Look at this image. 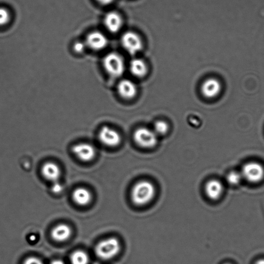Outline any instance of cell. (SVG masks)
Wrapping results in <instances>:
<instances>
[{
    "instance_id": "cb8c5ba5",
    "label": "cell",
    "mask_w": 264,
    "mask_h": 264,
    "mask_svg": "<svg viewBox=\"0 0 264 264\" xmlns=\"http://www.w3.org/2000/svg\"><path fill=\"white\" fill-rule=\"evenodd\" d=\"M24 264H44L40 259L36 257H29L24 261Z\"/></svg>"
},
{
    "instance_id": "ffe728a7",
    "label": "cell",
    "mask_w": 264,
    "mask_h": 264,
    "mask_svg": "<svg viewBox=\"0 0 264 264\" xmlns=\"http://www.w3.org/2000/svg\"><path fill=\"white\" fill-rule=\"evenodd\" d=\"M243 177L241 173L233 171L229 173L227 176V181L231 185L236 186L240 183Z\"/></svg>"
},
{
    "instance_id": "6da1fadb",
    "label": "cell",
    "mask_w": 264,
    "mask_h": 264,
    "mask_svg": "<svg viewBox=\"0 0 264 264\" xmlns=\"http://www.w3.org/2000/svg\"><path fill=\"white\" fill-rule=\"evenodd\" d=\"M156 189L153 184L148 181H141L134 186L131 191V199L137 206H144L154 199Z\"/></svg>"
},
{
    "instance_id": "d6986e66",
    "label": "cell",
    "mask_w": 264,
    "mask_h": 264,
    "mask_svg": "<svg viewBox=\"0 0 264 264\" xmlns=\"http://www.w3.org/2000/svg\"><path fill=\"white\" fill-rule=\"evenodd\" d=\"M169 130V126L167 122L163 120H158L154 125V131L157 136H163Z\"/></svg>"
},
{
    "instance_id": "8fae6325",
    "label": "cell",
    "mask_w": 264,
    "mask_h": 264,
    "mask_svg": "<svg viewBox=\"0 0 264 264\" xmlns=\"http://www.w3.org/2000/svg\"><path fill=\"white\" fill-rule=\"evenodd\" d=\"M104 22L107 29L112 33H118L121 29L123 24L121 16L114 11L105 16Z\"/></svg>"
},
{
    "instance_id": "4316f807",
    "label": "cell",
    "mask_w": 264,
    "mask_h": 264,
    "mask_svg": "<svg viewBox=\"0 0 264 264\" xmlns=\"http://www.w3.org/2000/svg\"><path fill=\"white\" fill-rule=\"evenodd\" d=\"M254 264H264V259H260V260H257Z\"/></svg>"
},
{
    "instance_id": "2e32d148",
    "label": "cell",
    "mask_w": 264,
    "mask_h": 264,
    "mask_svg": "<svg viewBox=\"0 0 264 264\" xmlns=\"http://www.w3.org/2000/svg\"><path fill=\"white\" fill-rule=\"evenodd\" d=\"M92 194L85 188H76L72 193V199L76 204L81 206H87L92 200Z\"/></svg>"
},
{
    "instance_id": "52a82bcc",
    "label": "cell",
    "mask_w": 264,
    "mask_h": 264,
    "mask_svg": "<svg viewBox=\"0 0 264 264\" xmlns=\"http://www.w3.org/2000/svg\"><path fill=\"white\" fill-rule=\"evenodd\" d=\"M100 142L109 147H117L121 143V136L115 129L109 126L102 127L99 134Z\"/></svg>"
},
{
    "instance_id": "ba28073f",
    "label": "cell",
    "mask_w": 264,
    "mask_h": 264,
    "mask_svg": "<svg viewBox=\"0 0 264 264\" xmlns=\"http://www.w3.org/2000/svg\"><path fill=\"white\" fill-rule=\"evenodd\" d=\"M85 42L86 45L95 51H101L108 44V40L106 36L101 32L97 31L89 34Z\"/></svg>"
},
{
    "instance_id": "7402d4cb",
    "label": "cell",
    "mask_w": 264,
    "mask_h": 264,
    "mask_svg": "<svg viewBox=\"0 0 264 264\" xmlns=\"http://www.w3.org/2000/svg\"><path fill=\"white\" fill-rule=\"evenodd\" d=\"M51 191L52 193L55 194H59L63 191V186L58 181L54 182L51 187Z\"/></svg>"
},
{
    "instance_id": "603a6c76",
    "label": "cell",
    "mask_w": 264,
    "mask_h": 264,
    "mask_svg": "<svg viewBox=\"0 0 264 264\" xmlns=\"http://www.w3.org/2000/svg\"><path fill=\"white\" fill-rule=\"evenodd\" d=\"M87 46L85 43L81 42H78L74 43V50L78 53H81L85 51V47Z\"/></svg>"
},
{
    "instance_id": "484cf974",
    "label": "cell",
    "mask_w": 264,
    "mask_h": 264,
    "mask_svg": "<svg viewBox=\"0 0 264 264\" xmlns=\"http://www.w3.org/2000/svg\"><path fill=\"white\" fill-rule=\"evenodd\" d=\"M51 264H65V263L60 260H55L52 261Z\"/></svg>"
},
{
    "instance_id": "d4e9b609",
    "label": "cell",
    "mask_w": 264,
    "mask_h": 264,
    "mask_svg": "<svg viewBox=\"0 0 264 264\" xmlns=\"http://www.w3.org/2000/svg\"><path fill=\"white\" fill-rule=\"evenodd\" d=\"M97 1L104 6H108V5L112 4L115 0H97Z\"/></svg>"
},
{
    "instance_id": "7c38bea8",
    "label": "cell",
    "mask_w": 264,
    "mask_h": 264,
    "mask_svg": "<svg viewBox=\"0 0 264 264\" xmlns=\"http://www.w3.org/2000/svg\"><path fill=\"white\" fill-rule=\"evenodd\" d=\"M118 92L120 96L126 99H131L136 96L137 88L133 81L124 79L118 83Z\"/></svg>"
},
{
    "instance_id": "4fadbf2b",
    "label": "cell",
    "mask_w": 264,
    "mask_h": 264,
    "mask_svg": "<svg viewBox=\"0 0 264 264\" xmlns=\"http://www.w3.org/2000/svg\"><path fill=\"white\" fill-rule=\"evenodd\" d=\"M205 191L209 199L213 200H218L224 192V186L218 180H211L207 183Z\"/></svg>"
},
{
    "instance_id": "83f0119b",
    "label": "cell",
    "mask_w": 264,
    "mask_h": 264,
    "mask_svg": "<svg viewBox=\"0 0 264 264\" xmlns=\"http://www.w3.org/2000/svg\"><path fill=\"white\" fill-rule=\"evenodd\" d=\"M224 264H231V263H224Z\"/></svg>"
},
{
    "instance_id": "8992f818",
    "label": "cell",
    "mask_w": 264,
    "mask_h": 264,
    "mask_svg": "<svg viewBox=\"0 0 264 264\" xmlns=\"http://www.w3.org/2000/svg\"><path fill=\"white\" fill-rule=\"evenodd\" d=\"M122 44L125 50L131 55H135L141 51L143 48L142 41L140 36L131 31L123 34Z\"/></svg>"
},
{
    "instance_id": "ac0fdd59",
    "label": "cell",
    "mask_w": 264,
    "mask_h": 264,
    "mask_svg": "<svg viewBox=\"0 0 264 264\" xmlns=\"http://www.w3.org/2000/svg\"><path fill=\"white\" fill-rule=\"evenodd\" d=\"M70 261L72 264H88L90 257L85 251L78 250L71 254Z\"/></svg>"
},
{
    "instance_id": "9c48e42d",
    "label": "cell",
    "mask_w": 264,
    "mask_h": 264,
    "mask_svg": "<svg viewBox=\"0 0 264 264\" xmlns=\"http://www.w3.org/2000/svg\"><path fill=\"white\" fill-rule=\"evenodd\" d=\"M72 152L77 158L84 162L92 161L96 155L94 147L88 143H79L74 146Z\"/></svg>"
},
{
    "instance_id": "3957f363",
    "label": "cell",
    "mask_w": 264,
    "mask_h": 264,
    "mask_svg": "<svg viewBox=\"0 0 264 264\" xmlns=\"http://www.w3.org/2000/svg\"><path fill=\"white\" fill-rule=\"evenodd\" d=\"M103 64L109 76L117 78L125 71V63L122 57L117 52H111L104 57Z\"/></svg>"
},
{
    "instance_id": "e0dca14e",
    "label": "cell",
    "mask_w": 264,
    "mask_h": 264,
    "mask_svg": "<svg viewBox=\"0 0 264 264\" xmlns=\"http://www.w3.org/2000/svg\"><path fill=\"white\" fill-rule=\"evenodd\" d=\"M130 70L134 76L144 77L147 72L146 63L140 59H134L131 61Z\"/></svg>"
},
{
    "instance_id": "277c9868",
    "label": "cell",
    "mask_w": 264,
    "mask_h": 264,
    "mask_svg": "<svg viewBox=\"0 0 264 264\" xmlns=\"http://www.w3.org/2000/svg\"><path fill=\"white\" fill-rule=\"evenodd\" d=\"M136 144L143 149H152L158 143V136L153 130L147 128H140L134 134Z\"/></svg>"
},
{
    "instance_id": "9a60e30c",
    "label": "cell",
    "mask_w": 264,
    "mask_h": 264,
    "mask_svg": "<svg viewBox=\"0 0 264 264\" xmlns=\"http://www.w3.org/2000/svg\"><path fill=\"white\" fill-rule=\"evenodd\" d=\"M72 235V229L67 224H58L52 229V238L58 242H63L69 239Z\"/></svg>"
},
{
    "instance_id": "7a4b0ae2",
    "label": "cell",
    "mask_w": 264,
    "mask_h": 264,
    "mask_svg": "<svg viewBox=\"0 0 264 264\" xmlns=\"http://www.w3.org/2000/svg\"><path fill=\"white\" fill-rule=\"evenodd\" d=\"M120 251V243L117 238L105 239L98 243L95 248L96 254L102 260H108L117 255Z\"/></svg>"
},
{
    "instance_id": "5bb4252c",
    "label": "cell",
    "mask_w": 264,
    "mask_h": 264,
    "mask_svg": "<svg viewBox=\"0 0 264 264\" xmlns=\"http://www.w3.org/2000/svg\"><path fill=\"white\" fill-rule=\"evenodd\" d=\"M43 176L48 181L52 182L58 181L61 176V170L56 164L48 162L44 164L42 169Z\"/></svg>"
},
{
    "instance_id": "5b68a950",
    "label": "cell",
    "mask_w": 264,
    "mask_h": 264,
    "mask_svg": "<svg viewBox=\"0 0 264 264\" xmlns=\"http://www.w3.org/2000/svg\"><path fill=\"white\" fill-rule=\"evenodd\" d=\"M241 174L250 183H258L263 179L264 168L258 163H248L243 166Z\"/></svg>"
},
{
    "instance_id": "30bf717a",
    "label": "cell",
    "mask_w": 264,
    "mask_h": 264,
    "mask_svg": "<svg viewBox=\"0 0 264 264\" xmlns=\"http://www.w3.org/2000/svg\"><path fill=\"white\" fill-rule=\"evenodd\" d=\"M222 86L220 81L215 78H209L204 82L202 86V93L208 98H214L220 94Z\"/></svg>"
},
{
    "instance_id": "44dd1931",
    "label": "cell",
    "mask_w": 264,
    "mask_h": 264,
    "mask_svg": "<svg viewBox=\"0 0 264 264\" xmlns=\"http://www.w3.org/2000/svg\"><path fill=\"white\" fill-rule=\"evenodd\" d=\"M11 15L8 9L0 8V26L8 24L10 21Z\"/></svg>"
}]
</instances>
